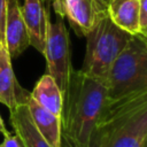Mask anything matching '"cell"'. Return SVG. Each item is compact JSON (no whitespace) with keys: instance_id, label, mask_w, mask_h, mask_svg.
Wrapping results in <instances>:
<instances>
[{"instance_id":"obj_1","label":"cell","mask_w":147,"mask_h":147,"mask_svg":"<svg viewBox=\"0 0 147 147\" xmlns=\"http://www.w3.org/2000/svg\"><path fill=\"white\" fill-rule=\"evenodd\" d=\"M106 101V83L72 70L63 92L62 134L80 147H88Z\"/></svg>"},{"instance_id":"obj_9","label":"cell","mask_w":147,"mask_h":147,"mask_svg":"<svg viewBox=\"0 0 147 147\" xmlns=\"http://www.w3.org/2000/svg\"><path fill=\"white\" fill-rule=\"evenodd\" d=\"M21 13L29 33L30 45L42 54L51 21L49 13L46 11L41 0H24L21 5Z\"/></svg>"},{"instance_id":"obj_8","label":"cell","mask_w":147,"mask_h":147,"mask_svg":"<svg viewBox=\"0 0 147 147\" xmlns=\"http://www.w3.org/2000/svg\"><path fill=\"white\" fill-rule=\"evenodd\" d=\"M29 94L30 92L17 82L11 65V57L5 45L0 42V103L13 110L17 105L25 103Z\"/></svg>"},{"instance_id":"obj_13","label":"cell","mask_w":147,"mask_h":147,"mask_svg":"<svg viewBox=\"0 0 147 147\" xmlns=\"http://www.w3.org/2000/svg\"><path fill=\"white\" fill-rule=\"evenodd\" d=\"M30 95L45 109L61 118L63 94L49 74H45L39 78Z\"/></svg>"},{"instance_id":"obj_15","label":"cell","mask_w":147,"mask_h":147,"mask_svg":"<svg viewBox=\"0 0 147 147\" xmlns=\"http://www.w3.org/2000/svg\"><path fill=\"white\" fill-rule=\"evenodd\" d=\"M7 0H0V42L5 45V21H6Z\"/></svg>"},{"instance_id":"obj_10","label":"cell","mask_w":147,"mask_h":147,"mask_svg":"<svg viewBox=\"0 0 147 147\" xmlns=\"http://www.w3.org/2000/svg\"><path fill=\"white\" fill-rule=\"evenodd\" d=\"M32 122L51 147H61V118L40 106L30 94L25 100Z\"/></svg>"},{"instance_id":"obj_4","label":"cell","mask_w":147,"mask_h":147,"mask_svg":"<svg viewBox=\"0 0 147 147\" xmlns=\"http://www.w3.org/2000/svg\"><path fill=\"white\" fill-rule=\"evenodd\" d=\"M86 38V51L80 71L106 83L109 69L127 44L131 34L119 29L106 13Z\"/></svg>"},{"instance_id":"obj_5","label":"cell","mask_w":147,"mask_h":147,"mask_svg":"<svg viewBox=\"0 0 147 147\" xmlns=\"http://www.w3.org/2000/svg\"><path fill=\"white\" fill-rule=\"evenodd\" d=\"M70 54L69 32L64 24V18L57 16L55 22H48L42 55L47 62V74L54 78L62 94L67 88L70 75L74 70Z\"/></svg>"},{"instance_id":"obj_2","label":"cell","mask_w":147,"mask_h":147,"mask_svg":"<svg viewBox=\"0 0 147 147\" xmlns=\"http://www.w3.org/2000/svg\"><path fill=\"white\" fill-rule=\"evenodd\" d=\"M91 141L95 147H146L147 91L107 98Z\"/></svg>"},{"instance_id":"obj_19","label":"cell","mask_w":147,"mask_h":147,"mask_svg":"<svg viewBox=\"0 0 147 147\" xmlns=\"http://www.w3.org/2000/svg\"><path fill=\"white\" fill-rule=\"evenodd\" d=\"M98 1H99L101 5H103V6L107 8V3H108V1H109V0H98Z\"/></svg>"},{"instance_id":"obj_3","label":"cell","mask_w":147,"mask_h":147,"mask_svg":"<svg viewBox=\"0 0 147 147\" xmlns=\"http://www.w3.org/2000/svg\"><path fill=\"white\" fill-rule=\"evenodd\" d=\"M106 86L108 99L147 91V37L131 36L113 62Z\"/></svg>"},{"instance_id":"obj_6","label":"cell","mask_w":147,"mask_h":147,"mask_svg":"<svg viewBox=\"0 0 147 147\" xmlns=\"http://www.w3.org/2000/svg\"><path fill=\"white\" fill-rule=\"evenodd\" d=\"M53 9L57 16L68 20L78 37H86L107 13L98 0H60Z\"/></svg>"},{"instance_id":"obj_12","label":"cell","mask_w":147,"mask_h":147,"mask_svg":"<svg viewBox=\"0 0 147 147\" xmlns=\"http://www.w3.org/2000/svg\"><path fill=\"white\" fill-rule=\"evenodd\" d=\"M139 8L140 0H109L107 3V14L119 29L131 36H141Z\"/></svg>"},{"instance_id":"obj_14","label":"cell","mask_w":147,"mask_h":147,"mask_svg":"<svg viewBox=\"0 0 147 147\" xmlns=\"http://www.w3.org/2000/svg\"><path fill=\"white\" fill-rule=\"evenodd\" d=\"M0 147H23V145L16 134H10V132H8L3 134V140L0 142Z\"/></svg>"},{"instance_id":"obj_7","label":"cell","mask_w":147,"mask_h":147,"mask_svg":"<svg viewBox=\"0 0 147 147\" xmlns=\"http://www.w3.org/2000/svg\"><path fill=\"white\" fill-rule=\"evenodd\" d=\"M30 46L29 33L24 24L20 0H7L5 21V47L10 57L21 55Z\"/></svg>"},{"instance_id":"obj_17","label":"cell","mask_w":147,"mask_h":147,"mask_svg":"<svg viewBox=\"0 0 147 147\" xmlns=\"http://www.w3.org/2000/svg\"><path fill=\"white\" fill-rule=\"evenodd\" d=\"M59 1H60V0H41L44 7H45V9H46V11H48V13H49L51 7H54Z\"/></svg>"},{"instance_id":"obj_11","label":"cell","mask_w":147,"mask_h":147,"mask_svg":"<svg viewBox=\"0 0 147 147\" xmlns=\"http://www.w3.org/2000/svg\"><path fill=\"white\" fill-rule=\"evenodd\" d=\"M9 114L10 124L23 147H51L32 122L26 103L17 105L15 109L9 110Z\"/></svg>"},{"instance_id":"obj_18","label":"cell","mask_w":147,"mask_h":147,"mask_svg":"<svg viewBox=\"0 0 147 147\" xmlns=\"http://www.w3.org/2000/svg\"><path fill=\"white\" fill-rule=\"evenodd\" d=\"M0 133H2V134L8 133V130L6 129L5 123H3V119H2V117H1V116H0Z\"/></svg>"},{"instance_id":"obj_16","label":"cell","mask_w":147,"mask_h":147,"mask_svg":"<svg viewBox=\"0 0 147 147\" xmlns=\"http://www.w3.org/2000/svg\"><path fill=\"white\" fill-rule=\"evenodd\" d=\"M61 147H80V146H78L77 144H75V142H74L70 138H68L67 136L62 134V137H61ZM88 147H95V146H94L93 142L91 141V144H90Z\"/></svg>"}]
</instances>
